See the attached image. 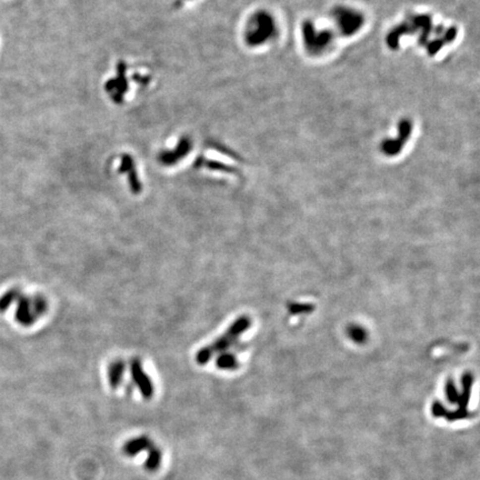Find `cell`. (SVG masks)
<instances>
[{
	"mask_svg": "<svg viewBox=\"0 0 480 480\" xmlns=\"http://www.w3.org/2000/svg\"><path fill=\"white\" fill-rule=\"evenodd\" d=\"M248 320L246 318H240L235 324L230 327L228 331L226 334L220 337L219 339H217L215 343H212L209 346H206V347L201 348L199 352L196 355V361L200 366H204L207 362L209 361L211 357L214 356L216 353H219L221 350H225L226 348H228V346L233 343V341L237 338V337L246 330L248 327Z\"/></svg>",
	"mask_w": 480,
	"mask_h": 480,
	"instance_id": "6da1fadb",
	"label": "cell"
},
{
	"mask_svg": "<svg viewBox=\"0 0 480 480\" xmlns=\"http://www.w3.org/2000/svg\"><path fill=\"white\" fill-rule=\"evenodd\" d=\"M152 446V442L148 437L140 436L128 440L122 447V452L128 457H135L141 451L148 450Z\"/></svg>",
	"mask_w": 480,
	"mask_h": 480,
	"instance_id": "3957f363",
	"label": "cell"
},
{
	"mask_svg": "<svg viewBox=\"0 0 480 480\" xmlns=\"http://www.w3.org/2000/svg\"><path fill=\"white\" fill-rule=\"evenodd\" d=\"M217 367L220 369H234L237 367V361L235 359L234 355L224 354L217 359Z\"/></svg>",
	"mask_w": 480,
	"mask_h": 480,
	"instance_id": "52a82bcc",
	"label": "cell"
},
{
	"mask_svg": "<svg viewBox=\"0 0 480 480\" xmlns=\"http://www.w3.org/2000/svg\"><path fill=\"white\" fill-rule=\"evenodd\" d=\"M124 369H126L124 362L120 359L112 362V364L109 366L108 379H109V385L113 389H117L120 386V384H121Z\"/></svg>",
	"mask_w": 480,
	"mask_h": 480,
	"instance_id": "277c9868",
	"label": "cell"
},
{
	"mask_svg": "<svg viewBox=\"0 0 480 480\" xmlns=\"http://www.w3.org/2000/svg\"><path fill=\"white\" fill-rule=\"evenodd\" d=\"M161 460H163V454H161V451L158 448H156V447L151 446L148 449V456H147L145 463V468L149 470V472H155V470L159 468Z\"/></svg>",
	"mask_w": 480,
	"mask_h": 480,
	"instance_id": "8992f818",
	"label": "cell"
},
{
	"mask_svg": "<svg viewBox=\"0 0 480 480\" xmlns=\"http://www.w3.org/2000/svg\"><path fill=\"white\" fill-rule=\"evenodd\" d=\"M130 373L132 380L137 386V388L139 389L141 396L146 399L152 398L155 392L154 385H152V381L150 380L148 375L145 372L144 368H142L141 363L138 359H135L131 361Z\"/></svg>",
	"mask_w": 480,
	"mask_h": 480,
	"instance_id": "7a4b0ae2",
	"label": "cell"
},
{
	"mask_svg": "<svg viewBox=\"0 0 480 480\" xmlns=\"http://www.w3.org/2000/svg\"><path fill=\"white\" fill-rule=\"evenodd\" d=\"M35 316L36 313L31 310L30 300L27 298H22L20 300L19 309H18L17 311V319L19 320L22 325H31L32 322L35 321Z\"/></svg>",
	"mask_w": 480,
	"mask_h": 480,
	"instance_id": "5b68a950",
	"label": "cell"
}]
</instances>
